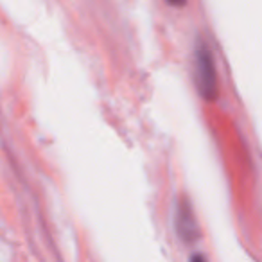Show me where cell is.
<instances>
[{
  "label": "cell",
  "mask_w": 262,
  "mask_h": 262,
  "mask_svg": "<svg viewBox=\"0 0 262 262\" xmlns=\"http://www.w3.org/2000/svg\"><path fill=\"white\" fill-rule=\"evenodd\" d=\"M194 83L205 101L214 102L219 97V77L214 56L205 40H198L194 49Z\"/></svg>",
  "instance_id": "cell-1"
},
{
  "label": "cell",
  "mask_w": 262,
  "mask_h": 262,
  "mask_svg": "<svg viewBox=\"0 0 262 262\" xmlns=\"http://www.w3.org/2000/svg\"><path fill=\"white\" fill-rule=\"evenodd\" d=\"M174 228L178 237L185 244H194L200 239V228H198V221L194 217V210L190 200L185 196H180L174 207Z\"/></svg>",
  "instance_id": "cell-2"
},
{
  "label": "cell",
  "mask_w": 262,
  "mask_h": 262,
  "mask_svg": "<svg viewBox=\"0 0 262 262\" xmlns=\"http://www.w3.org/2000/svg\"><path fill=\"white\" fill-rule=\"evenodd\" d=\"M190 262H207V260H205V257H201V255H194V257L190 258Z\"/></svg>",
  "instance_id": "cell-3"
}]
</instances>
